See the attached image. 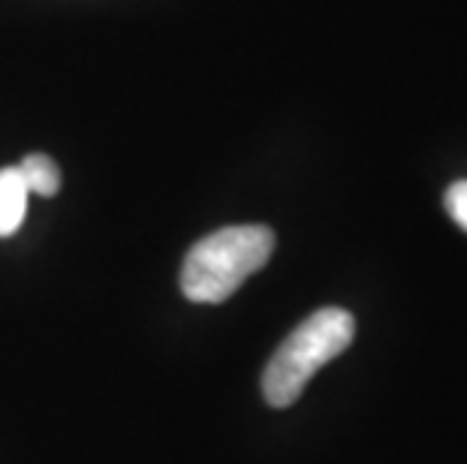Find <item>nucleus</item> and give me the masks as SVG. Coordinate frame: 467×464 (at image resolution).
<instances>
[{
    "label": "nucleus",
    "instance_id": "1",
    "mask_svg": "<svg viewBox=\"0 0 467 464\" xmlns=\"http://www.w3.org/2000/svg\"><path fill=\"white\" fill-rule=\"evenodd\" d=\"M275 232L260 223L223 226L193 244L182 265V293L191 302L221 304L268 263Z\"/></svg>",
    "mask_w": 467,
    "mask_h": 464
},
{
    "label": "nucleus",
    "instance_id": "2",
    "mask_svg": "<svg viewBox=\"0 0 467 464\" xmlns=\"http://www.w3.org/2000/svg\"><path fill=\"white\" fill-rule=\"evenodd\" d=\"M356 323L341 308H323L311 314L290 332L263 371V395L272 407H290L299 401L307 380L323 368L326 362L350 347Z\"/></svg>",
    "mask_w": 467,
    "mask_h": 464
},
{
    "label": "nucleus",
    "instance_id": "3",
    "mask_svg": "<svg viewBox=\"0 0 467 464\" xmlns=\"http://www.w3.org/2000/svg\"><path fill=\"white\" fill-rule=\"evenodd\" d=\"M27 187L18 166H9V170H0V239L13 235L25 221L27 211Z\"/></svg>",
    "mask_w": 467,
    "mask_h": 464
},
{
    "label": "nucleus",
    "instance_id": "4",
    "mask_svg": "<svg viewBox=\"0 0 467 464\" xmlns=\"http://www.w3.org/2000/svg\"><path fill=\"white\" fill-rule=\"evenodd\" d=\"M18 172H22L27 193L55 196L61 191V170H57V163L48 154H27L18 163Z\"/></svg>",
    "mask_w": 467,
    "mask_h": 464
},
{
    "label": "nucleus",
    "instance_id": "5",
    "mask_svg": "<svg viewBox=\"0 0 467 464\" xmlns=\"http://www.w3.org/2000/svg\"><path fill=\"white\" fill-rule=\"evenodd\" d=\"M443 205H446V211H450L452 221L467 232V181H455L450 191H446Z\"/></svg>",
    "mask_w": 467,
    "mask_h": 464
}]
</instances>
